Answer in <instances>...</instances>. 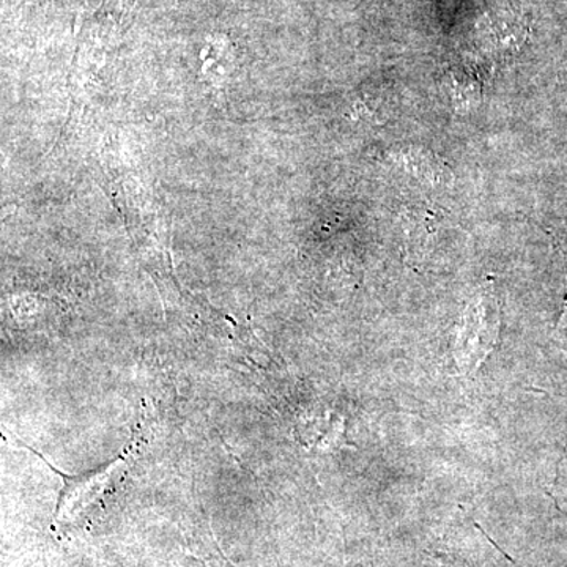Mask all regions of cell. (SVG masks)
<instances>
[{
	"label": "cell",
	"instance_id": "obj_1",
	"mask_svg": "<svg viewBox=\"0 0 567 567\" xmlns=\"http://www.w3.org/2000/svg\"><path fill=\"white\" fill-rule=\"evenodd\" d=\"M498 309L491 293H483L468 306L454 357L461 371L473 374L486 360L498 339Z\"/></svg>",
	"mask_w": 567,
	"mask_h": 567
}]
</instances>
